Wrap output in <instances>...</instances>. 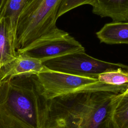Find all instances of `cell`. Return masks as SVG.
<instances>
[{
  "mask_svg": "<svg viewBox=\"0 0 128 128\" xmlns=\"http://www.w3.org/2000/svg\"><path fill=\"white\" fill-rule=\"evenodd\" d=\"M48 100L36 74L0 82V119L6 128H46Z\"/></svg>",
  "mask_w": 128,
  "mask_h": 128,
  "instance_id": "obj_1",
  "label": "cell"
},
{
  "mask_svg": "<svg viewBox=\"0 0 128 128\" xmlns=\"http://www.w3.org/2000/svg\"><path fill=\"white\" fill-rule=\"evenodd\" d=\"M115 94L82 92L48 100L46 128H100L109 118Z\"/></svg>",
  "mask_w": 128,
  "mask_h": 128,
  "instance_id": "obj_2",
  "label": "cell"
},
{
  "mask_svg": "<svg viewBox=\"0 0 128 128\" xmlns=\"http://www.w3.org/2000/svg\"><path fill=\"white\" fill-rule=\"evenodd\" d=\"M62 0H30L18 19L16 50L23 48L40 36L52 32L56 26Z\"/></svg>",
  "mask_w": 128,
  "mask_h": 128,
  "instance_id": "obj_3",
  "label": "cell"
},
{
  "mask_svg": "<svg viewBox=\"0 0 128 128\" xmlns=\"http://www.w3.org/2000/svg\"><path fill=\"white\" fill-rule=\"evenodd\" d=\"M43 64L50 70L96 79L99 74L106 71L119 68L128 70L127 65L97 59L86 54L85 50L53 58Z\"/></svg>",
  "mask_w": 128,
  "mask_h": 128,
  "instance_id": "obj_4",
  "label": "cell"
},
{
  "mask_svg": "<svg viewBox=\"0 0 128 128\" xmlns=\"http://www.w3.org/2000/svg\"><path fill=\"white\" fill-rule=\"evenodd\" d=\"M84 46L66 32L58 28L42 36L26 47L16 50L24 54L44 62L69 54L84 51Z\"/></svg>",
  "mask_w": 128,
  "mask_h": 128,
  "instance_id": "obj_5",
  "label": "cell"
},
{
  "mask_svg": "<svg viewBox=\"0 0 128 128\" xmlns=\"http://www.w3.org/2000/svg\"><path fill=\"white\" fill-rule=\"evenodd\" d=\"M43 94L48 100L66 94L82 92L98 82L96 78L74 75L48 70L37 74Z\"/></svg>",
  "mask_w": 128,
  "mask_h": 128,
  "instance_id": "obj_6",
  "label": "cell"
},
{
  "mask_svg": "<svg viewBox=\"0 0 128 128\" xmlns=\"http://www.w3.org/2000/svg\"><path fill=\"white\" fill-rule=\"evenodd\" d=\"M48 70L41 60L17 53L14 60L0 68V82L18 76L37 75Z\"/></svg>",
  "mask_w": 128,
  "mask_h": 128,
  "instance_id": "obj_7",
  "label": "cell"
},
{
  "mask_svg": "<svg viewBox=\"0 0 128 128\" xmlns=\"http://www.w3.org/2000/svg\"><path fill=\"white\" fill-rule=\"evenodd\" d=\"M98 82L86 88L83 92H106L118 94L128 87V70L122 68L102 72Z\"/></svg>",
  "mask_w": 128,
  "mask_h": 128,
  "instance_id": "obj_8",
  "label": "cell"
},
{
  "mask_svg": "<svg viewBox=\"0 0 128 128\" xmlns=\"http://www.w3.org/2000/svg\"><path fill=\"white\" fill-rule=\"evenodd\" d=\"M92 12L110 18L112 22H128V0H95Z\"/></svg>",
  "mask_w": 128,
  "mask_h": 128,
  "instance_id": "obj_9",
  "label": "cell"
},
{
  "mask_svg": "<svg viewBox=\"0 0 128 128\" xmlns=\"http://www.w3.org/2000/svg\"><path fill=\"white\" fill-rule=\"evenodd\" d=\"M96 35L100 42L109 44H128V22L105 24Z\"/></svg>",
  "mask_w": 128,
  "mask_h": 128,
  "instance_id": "obj_10",
  "label": "cell"
},
{
  "mask_svg": "<svg viewBox=\"0 0 128 128\" xmlns=\"http://www.w3.org/2000/svg\"><path fill=\"white\" fill-rule=\"evenodd\" d=\"M109 117L114 128H128V87L113 96Z\"/></svg>",
  "mask_w": 128,
  "mask_h": 128,
  "instance_id": "obj_11",
  "label": "cell"
},
{
  "mask_svg": "<svg viewBox=\"0 0 128 128\" xmlns=\"http://www.w3.org/2000/svg\"><path fill=\"white\" fill-rule=\"evenodd\" d=\"M30 0H7L0 12V16L8 24L12 43L16 50V29L19 17Z\"/></svg>",
  "mask_w": 128,
  "mask_h": 128,
  "instance_id": "obj_12",
  "label": "cell"
},
{
  "mask_svg": "<svg viewBox=\"0 0 128 128\" xmlns=\"http://www.w3.org/2000/svg\"><path fill=\"white\" fill-rule=\"evenodd\" d=\"M16 55L8 24L4 18L0 16V68L14 60Z\"/></svg>",
  "mask_w": 128,
  "mask_h": 128,
  "instance_id": "obj_13",
  "label": "cell"
},
{
  "mask_svg": "<svg viewBox=\"0 0 128 128\" xmlns=\"http://www.w3.org/2000/svg\"><path fill=\"white\" fill-rule=\"evenodd\" d=\"M95 0H62L59 7L58 18L68 12L84 4H90L92 6Z\"/></svg>",
  "mask_w": 128,
  "mask_h": 128,
  "instance_id": "obj_14",
  "label": "cell"
},
{
  "mask_svg": "<svg viewBox=\"0 0 128 128\" xmlns=\"http://www.w3.org/2000/svg\"><path fill=\"white\" fill-rule=\"evenodd\" d=\"M100 128H114L111 123V122L110 119V117H109V118L104 122V124L102 125V126Z\"/></svg>",
  "mask_w": 128,
  "mask_h": 128,
  "instance_id": "obj_15",
  "label": "cell"
},
{
  "mask_svg": "<svg viewBox=\"0 0 128 128\" xmlns=\"http://www.w3.org/2000/svg\"><path fill=\"white\" fill-rule=\"evenodd\" d=\"M6 1L7 0H0V12Z\"/></svg>",
  "mask_w": 128,
  "mask_h": 128,
  "instance_id": "obj_16",
  "label": "cell"
},
{
  "mask_svg": "<svg viewBox=\"0 0 128 128\" xmlns=\"http://www.w3.org/2000/svg\"><path fill=\"white\" fill-rule=\"evenodd\" d=\"M0 128H6L5 126H4L3 124L2 123L0 119Z\"/></svg>",
  "mask_w": 128,
  "mask_h": 128,
  "instance_id": "obj_17",
  "label": "cell"
},
{
  "mask_svg": "<svg viewBox=\"0 0 128 128\" xmlns=\"http://www.w3.org/2000/svg\"></svg>",
  "mask_w": 128,
  "mask_h": 128,
  "instance_id": "obj_18",
  "label": "cell"
}]
</instances>
